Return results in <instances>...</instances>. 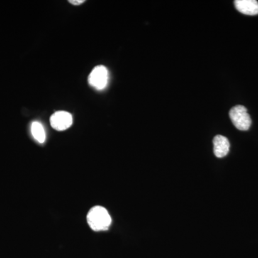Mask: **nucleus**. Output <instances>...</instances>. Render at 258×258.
<instances>
[{"label": "nucleus", "instance_id": "obj_7", "mask_svg": "<svg viewBox=\"0 0 258 258\" xmlns=\"http://www.w3.org/2000/svg\"><path fill=\"white\" fill-rule=\"evenodd\" d=\"M31 132L32 137L39 143L42 144L45 142V139H46V134H45V129L41 123L38 121L33 122L31 125Z\"/></svg>", "mask_w": 258, "mask_h": 258}, {"label": "nucleus", "instance_id": "obj_6", "mask_svg": "<svg viewBox=\"0 0 258 258\" xmlns=\"http://www.w3.org/2000/svg\"><path fill=\"white\" fill-rule=\"evenodd\" d=\"M236 9L247 15H258V2L256 0H236Z\"/></svg>", "mask_w": 258, "mask_h": 258}, {"label": "nucleus", "instance_id": "obj_5", "mask_svg": "<svg viewBox=\"0 0 258 258\" xmlns=\"http://www.w3.org/2000/svg\"><path fill=\"white\" fill-rule=\"evenodd\" d=\"M214 153L217 158L225 157L230 151V144L228 139L222 135H217L214 138Z\"/></svg>", "mask_w": 258, "mask_h": 258}, {"label": "nucleus", "instance_id": "obj_1", "mask_svg": "<svg viewBox=\"0 0 258 258\" xmlns=\"http://www.w3.org/2000/svg\"><path fill=\"white\" fill-rule=\"evenodd\" d=\"M88 225L93 231L108 230L111 225V217L106 208L96 206L90 210L87 215Z\"/></svg>", "mask_w": 258, "mask_h": 258}, {"label": "nucleus", "instance_id": "obj_4", "mask_svg": "<svg viewBox=\"0 0 258 258\" xmlns=\"http://www.w3.org/2000/svg\"><path fill=\"white\" fill-rule=\"evenodd\" d=\"M51 126L57 131H64L73 124V116L67 111H57L50 117Z\"/></svg>", "mask_w": 258, "mask_h": 258}, {"label": "nucleus", "instance_id": "obj_3", "mask_svg": "<svg viewBox=\"0 0 258 258\" xmlns=\"http://www.w3.org/2000/svg\"><path fill=\"white\" fill-rule=\"evenodd\" d=\"M109 74L105 66H98L95 67L88 76V83L97 90L105 89L108 86Z\"/></svg>", "mask_w": 258, "mask_h": 258}, {"label": "nucleus", "instance_id": "obj_2", "mask_svg": "<svg viewBox=\"0 0 258 258\" xmlns=\"http://www.w3.org/2000/svg\"><path fill=\"white\" fill-rule=\"evenodd\" d=\"M229 115L232 123L238 130L247 131L252 124L250 115L247 108L243 106L238 105L234 106L230 110Z\"/></svg>", "mask_w": 258, "mask_h": 258}, {"label": "nucleus", "instance_id": "obj_8", "mask_svg": "<svg viewBox=\"0 0 258 258\" xmlns=\"http://www.w3.org/2000/svg\"><path fill=\"white\" fill-rule=\"evenodd\" d=\"M84 0H69V3L71 4L74 5H80L84 3Z\"/></svg>", "mask_w": 258, "mask_h": 258}]
</instances>
